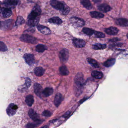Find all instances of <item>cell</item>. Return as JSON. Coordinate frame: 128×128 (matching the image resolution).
<instances>
[{
	"instance_id": "cell-1",
	"label": "cell",
	"mask_w": 128,
	"mask_h": 128,
	"mask_svg": "<svg viewBox=\"0 0 128 128\" xmlns=\"http://www.w3.org/2000/svg\"><path fill=\"white\" fill-rule=\"evenodd\" d=\"M50 4L52 7L56 10H59L61 14L67 15L70 11V8L66 4L62 2L57 0H51Z\"/></svg>"
},
{
	"instance_id": "cell-2",
	"label": "cell",
	"mask_w": 128,
	"mask_h": 128,
	"mask_svg": "<svg viewBox=\"0 0 128 128\" xmlns=\"http://www.w3.org/2000/svg\"><path fill=\"white\" fill-rule=\"evenodd\" d=\"M76 93L77 95H79L82 92V88L84 84V76L82 73H78L74 79Z\"/></svg>"
},
{
	"instance_id": "cell-3",
	"label": "cell",
	"mask_w": 128,
	"mask_h": 128,
	"mask_svg": "<svg viewBox=\"0 0 128 128\" xmlns=\"http://www.w3.org/2000/svg\"><path fill=\"white\" fill-rule=\"evenodd\" d=\"M69 56V52L68 50L65 48L62 49L59 54L60 61L63 64H65L67 62Z\"/></svg>"
},
{
	"instance_id": "cell-4",
	"label": "cell",
	"mask_w": 128,
	"mask_h": 128,
	"mask_svg": "<svg viewBox=\"0 0 128 128\" xmlns=\"http://www.w3.org/2000/svg\"><path fill=\"white\" fill-rule=\"evenodd\" d=\"M70 21L71 24L74 27H82L85 25L84 20L78 17H71L70 18Z\"/></svg>"
},
{
	"instance_id": "cell-5",
	"label": "cell",
	"mask_w": 128,
	"mask_h": 128,
	"mask_svg": "<svg viewBox=\"0 0 128 128\" xmlns=\"http://www.w3.org/2000/svg\"><path fill=\"white\" fill-rule=\"evenodd\" d=\"M41 12V10L40 7L39 5L37 4L33 8L31 13L28 16V18L30 19L38 17V16L40 15Z\"/></svg>"
},
{
	"instance_id": "cell-6",
	"label": "cell",
	"mask_w": 128,
	"mask_h": 128,
	"mask_svg": "<svg viewBox=\"0 0 128 128\" xmlns=\"http://www.w3.org/2000/svg\"><path fill=\"white\" fill-rule=\"evenodd\" d=\"M20 40L22 42L28 43L35 44L37 43V40L34 37L28 34H23L21 36Z\"/></svg>"
},
{
	"instance_id": "cell-7",
	"label": "cell",
	"mask_w": 128,
	"mask_h": 128,
	"mask_svg": "<svg viewBox=\"0 0 128 128\" xmlns=\"http://www.w3.org/2000/svg\"><path fill=\"white\" fill-rule=\"evenodd\" d=\"M19 3V0H4V4L7 8H14Z\"/></svg>"
},
{
	"instance_id": "cell-8",
	"label": "cell",
	"mask_w": 128,
	"mask_h": 128,
	"mask_svg": "<svg viewBox=\"0 0 128 128\" xmlns=\"http://www.w3.org/2000/svg\"><path fill=\"white\" fill-rule=\"evenodd\" d=\"M18 107L14 104H10L7 109V112L9 116H12L16 114Z\"/></svg>"
},
{
	"instance_id": "cell-9",
	"label": "cell",
	"mask_w": 128,
	"mask_h": 128,
	"mask_svg": "<svg viewBox=\"0 0 128 128\" xmlns=\"http://www.w3.org/2000/svg\"><path fill=\"white\" fill-rule=\"evenodd\" d=\"M73 44L75 47L77 48H82L85 46L86 42L83 40L80 39H74Z\"/></svg>"
},
{
	"instance_id": "cell-10",
	"label": "cell",
	"mask_w": 128,
	"mask_h": 128,
	"mask_svg": "<svg viewBox=\"0 0 128 128\" xmlns=\"http://www.w3.org/2000/svg\"><path fill=\"white\" fill-rule=\"evenodd\" d=\"M24 58L26 63L29 65L32 66L34 64L35 58L33 54H25L24 56Z\"/></svg>"
},
{
	"instance_id": "cell-11",
	"label": "cell",
	"mask_w": 128,
	"mask_h": 128,
	"mask_svg": "<svg viewBox=\"0 0 128 128\" xmlns=\"http://www.w3.org/2000/svg\"><path fill=\"white\" fill-rule=\"evenodd\" d=\"M38 30L43 34L46 35H49L51 34V31L49 28L42 25L37 26Z\"/></svg>"
},
{
	"instance_id": "cell-12",
	"label": "cell",
	"mask_w": 128,
	"mask_h": 128,
	"mask_svg": "<svg viewBox=\"0 0 128 128\" xmlns=\"http://www.w3.org/2000/svg\"><path fill=\"white\" fill-rule=\"evenodd\" d=\"M115 22L116 24L119 26H122V27H127L128 26V20L125 18H118L116 19Z\"/></svg>"
},
{
	"instance_id": "cell-13",
	"label": "cell",
	"mask_w": 128,
	"mask_h": 128,
	"mask_svg": "<svg viewBox=\"0 0 128 128\" xmlns=\"http://www.w3.org/2000/svg\"><path fill=\"white\" fill-rule=\"evenodd\" d=\"M34 90L35 94L38 97H41V95L43 94V88L40 84L38 83L35 84L34 85Z\"/></svg>"
},
{
	"instance_id": "cell-14",
	"label": "cell",
	"mask_w": 128,
	"mask_h": 128,
	"mask_svg": "<svg viewBox=\"0 0 128 128\" xmlns=\"http://www.w3.org/2000/svg\"><path fill=\"white\" fill-rule=\"evenodd\" d=\"M98 9L103 12H107L112 10L111 7L106 4H101L98 6Z\"/></svg>"
},
{
	"instance_id": "cell-15",
	"label": "cell",
	"mask_w": 128,
	"mask_h": 128,
	"mask_svg": "<svg viewBox=\"0 0 128 128\" xmlns=\"http://www.w3.org/2000/svg\"><path fill=\"white\" fill-rule=\"evenodd\" d=\"M63 100L62 95L60 93H58L55 96L54 99V104L56 107H58L61 103Z\"/></svg>"
},
{
	"instance_id": "cell-16",
	"label": "cell",
	"mask_w": 128,
	"mask_h": 128,
	"mask_svg": "<svg viewBox=\"0 0 128 128\" xmlns=\"http://www.w3.org/2000/svg\"><path fill=\"white\" fill-rule=\"evenodd\" d=\"M105 32L107 34L110 35H115L118 34L119 30L115 27H110L104 30Z\"/></svg>"
},
{
	"instance_id": "cell-17",
	"label": "cell",
	"mask_w": 128,
	"mask_h": 128,
	"mask_svg": "<svg viewBox=\"0 0 128 128\" xmlns=\"http://www.w3.org/2000/svg\"><path fill=\"white\" fill-rule=\"evenodd\" d=\"M29 115L30 118L35 122L40 121L39 116L36 112L32 109L29 110Z\"/></svg>"
},
{
	"instance_id": "cell-18",
	"label": "cell",
	"mask_w": 128,
	"mask_h": 128,
	"mask_svg": "<svg viewBox=\"0 0 128 128\" xmlns=\"http://www.w3.org/2000/svg\"><path fill=\"white\" fill-rule=\"evenodd\" d=\"M40 21L39 17H36L34 18L30 19L27 21V24L31 27H34L38 24Z\"/></svg>"
},
{
	"instance_id": "cell-19",
	"label": "cell",
	"mask_w": 128,
	"mask_h": 128,
	"mask_svg": "<svg viewBox=\"0 0 128 128\" xmlns=\"http://www.w3.org/2000/svg\"><path fill=\"white\" fill-rule=\"evenodd\" d=\"M49 22L57 25H60L62 23V21L59 17L57 16L50 18L48 20Z\"/></svg>"
},
{
	"instance_id": "cell-20",
	"label": "cell",
	"mask_w": 128,
	"mask_h": 128,
	"mask_svg": "<svg viewBox=\"0 0 128 128\" xmlns=\"http://www.w3.org/2000/svg\"><path fill=\"white\" fill-rule=\"evenodd\" d=\"M35 74L38 76H41L43 75L45 72V70L41 67H37L34 70Z\"/></svg>"
},
{
	"instance_id": "cell-21",
	"label": "cell",
	"mask_w": 128,
	"mask_h": 128,
	"mask_svg": "<svg viewBox=\"0 0 128 128\" xmlns=\"http://www.w3.org/2000/svg\"><path fill=\"white\" fill-rule=\"evenodd\" d=\"M83 6L87 10H90L92 8V6L89 0H80Z\"/></svg>"
},
{
	"instance_id": "cell-22",
	"label": "cell",
	"mask_w": 128,
	"mask_h": 128,
	"mask_svg": "<svg viewBox=\"0 0 128 128\" xmlns=\"http://www.w3.org/2000/svg\"><path fill=\"white\" fill-rule=\"evenodd\" d=\"M53 92V90L52 88L47 87L44 90H43V95L45 97H48L52 94Z\"/></svg>"
},
{
	"instance_id": "cell-23",
	"label": "cell",
	"mask_w": 128,
	"mask_h": 128,
	"mask_svg": "<svg viewBox=\"0 0 128 128\" xmlns=\"http://www.w3.org/2000/svg\"><path fill=\"white\" fill-rule=\"evenodd\" d=\"M90 14L92 17L95 18H101L104 17V15L103 14L97 11L90 12Z\"/></svg>"
},
{
	"instance_id": "cell-24",
	"label": "cell",
	"mask_w": 128,
	"mask_h": 128,
	"mask_svg": "<svg viewBox=\"0 0 128 128\" xmlns=\"http://www.w3.org/2000/svg\"><path fill=\"white\" fill-rule=\"evenodd\" d=\"M34 98L32 95H29L26 98L25 102L28 106H31L34 103Z\"/></svg>"
},
{
	"instance_id": "cell-25",
	"label": "cell",
	"mask_w": 128,
	"mask_h": 128,
	"mask_svg": "<svg viewBox=\"0 0 128 128\" xmlns=\"http://www.w3.org/2000/svg\"><path fill=\"white\" fill-rule=\"evenodd\" d=\"M3 17L5 18H8L12 15V12L10 9L8 8H3L2 12Z\"/></svg>"
},
{
	"instance_id": "cell-26",
	"label": "cell",
	"mask_w": 128,
	"mask_h": 128,
	"mask_svg": "<svg viewBox=\"0 0 128 128\" xmlns=\"http://www.w3.org/2000/svg\"><path fill=\"white\" fill-rule=\"evenodd\" d=\"M59 70L61 74L63 76H67L69 74V71L66 66H62L59 68Z\"/></svg>"
},
{
	"instance_id": "cell-27",
	"label": "cell",
	"mask_w": 128,
	"mask_h": 128,
	"mask_svg": "<svg viewBox=\"0 0 128 128\" xmlns=\"http://www.w3.org/2000/svg\"><path fill=\"white\" fill-rule=\"evenodd\" d=\"M91 75L93 78L97 79H101L103 76V74L102 72L98 71H94L92 72Z\"/></svg>"
},
{
	"instance_id": "cell-28",
	"label": "cell",
	"mask_w": 128,
	"mask_h": 128,
	"mask_svg": "<svg viewBox=\"0 0 128 128\" xmlns=\"http://www.w3.org/2000/svg\"><path fill=\"white\" fill-rule=\"evenodd\" d=\"M87 61L92 67L95 68H99V64L97 61L94 59H92L90 58H88L87 59Z\"/></svg>"
},
{
	"instance_id": "cell-29",
	"label": "cell",
	"mask_w": 128,
	"mask_h": 128,
	"mask_svg": "<svg viewBox=\"0 0 128 128\" xmlns=\"http://www.w3.org/2000/svg\"><path fill=\"white\" fill-rule=\"evenodd\" d=\"M116 59L115 58H111L105 62L103 64V65L105 67H109L112 66L115 63Z\"/></svg>"
},
{
	"instance_id": "cell-30",
	"label": "cell",
	"mask_w": 128,
	"mask_h": 128,
	"mask_svg": "<svg viewBox=\"0 0 128 128\" xmlns=\"http://www.w3.org/2000/svg\"><path fill=\"white\" fill-rule=\"evenodd\" d=\"M82 32L84 34L89 36H91L94 34V30L89 28H83Z\"/></svg>"
},
{
	"instance_id": "cell-31",
	"label": "cell",
	"mask_w": 128,
	"mask_h": 128,
	"mask_svg": "<svg viewBox=\"0 0 128 128\" xmlns=\"http://www.w3.org/2000/svg\"><path fill=\"white\" fill-rule=\"evenodd\" d=\"M107 46L106 44H96L93 45L92 48L95 50H103L106 48Z\"/></svg>"
},
{
	"instance_id": "cell-32",
	"label": "cell",
	"mask_w": 128,
	"mask_h": 128,
	"mask_svg": "<svg viewBox=\"0 0 128 128\" xmlns=\"http://www.w3.org/2000/svg\"><path fill=\"white\" fill-rule=\"evenodd\" d=\"M47 50V47L42 44H39L36 47V50L38 52H42Z\"/></svg>"
},
{
	"instance_id": "cell-33",
	"label": "cell",
	"mask_w": 128,
	"mask_h": 128,
	"mask_svg": "<svg viewBox=\"0 0 128 128\" xmlns=\"http://www.w3.org/2000/svg\"><path fill=\"white\" fill-rule=\"evenodd\" d=\"M25 20L23 17L21 16H18L16 22V26H19L25 23Z\"/></svg>"
},
{
	"instance_id": "cell-34",
	"label": "cell",
	"mask_w": 128,
	"mask_h": 128,
	"mask_svg": "<svg viewBox=\"0 0 128 128\" xmlns=\"http://www.w3.org/2000/svg\"><path fill=\"white\" fill-rule=\"evenodd\" d=\"M94 34L95 37L97 38H103L105 37V35L102 32H100L94 31Z\"/></svg>"
},
{
	"instance_id": "cell-35",
	"label": "cell",
	"mask_w": 128,
	"mask_h": 128,
	"mask_svg": "<svg viewBox=\"0 0 128 128\" xmlns=\"http://www.w3.org/2000/svg\"><path fill=\"white\" fill-rule=\"evenodd\" d=\"M8 48L4 43L0 41V52H5L7 50Z\"/></svg>"
},
{
	"instance_id": "cell-36",
	"label": "cell",
	"mask_w": 128,
	"mask_h": 128,
	"mask_svg": "<svg viewBox=\"0 0 128 128\" xmlns=\"http://www.w3.org/2000/svg\"><path fill=\"white\" fill-rule=\"evenodd\" d=\"M31 80L30 78H27L26 80L25 83V87H23V88H28L30 86H31Z\"/></svg>"
},
{
	"instance_id": "cell-37",
	"label": "cell",
	"mask_w": 128,
	"mask_h": 128,
	"mask_svg": "<svg viewBox=\"0 0 128 128\" xmlns=\"http://www.w3.org/2000/svg\"><path fill=\"white\" fill-rule=\"evenodd\" d=\"M52 114L50 111L48 110H45L42 113V115L46 117H50L52 116Z\"/></svg>"
},
{
	"instance_id": "cell-38",
	"label": "cell",
	"mask_w": 128,
	"mask_h": 128,
	"mask_svg": "<svg viewBox=\"0 0 128 128\" xmlns=\"http://www.w3.org/2000/svg\"><path fill=\"white\" fill-rule=\"evenodd\" d=\"M35 125L32 123H29L26 126V128H34L35 127Z\"/></svg>"
},
{
	"instance_id": "cell-39",
	"label": "cell",
	"mask_w": 128,
	"mask_h": 128,
	"mask_svg": "<svg viewBox=\"0 0 128 128\" xmlns=\"http://www.w3.org/2000/svg\"><path fill=\"white\" fill-rule=\"evenodd\" d=\"M70 111H68V112H67L64 114V115H63V117H64V118H67V117H68V116H70Z\"/></svg>"
},
{
	"instance_id": "cell-40",
	"label": "cell",
	"mask_w": 128,
	"mask_h": 128,
	"mask_svg": "<svg viewBox=\"0 0 128 128\" xmlns=\"http://www.w3.org/2000/svg\"><path fill=\"white\" fill-rule=\"evenodd\" d=\"M118 38H115V39H112V40H110V41H111V42H114V41H116L118 40Z\"/></svg>"
},
{
	"instance_id": "cell-41",
	"label": "cell",
	"mask_w": 128,
	"mask_h": 128,
	"mask_svg": "<svg viewBox=\"0 0 128 128\" xmlns=\"http://www.w3.org/2000/svg\"><path fill=\"white\" fill-rule=\"evenodd\" d=\"M92 1H93L95 3H97L100 2L101 0H92Z\"/></svg>"
},
{
	"instance_id": "cell-42",
	"label": "cell",
	"mask_w": 128,
	"mask_h": 128,
	"mask_svg": "<svg viewBox=\"0 0 128 128\" xmlns=\"http://www.w3.org/2000/svg\"><path fill=\"white\" fill-rule=\"evenodd\" d=\"M3 10V8H2L0 7V13H1V12H2Z\"/></svg>"
},
{
	"instance_id": "cell-43",
	"label": "cell",
	"mask_w": 128,
	"mask_h": 128,
	"mask_svg": "<svg viewBox=\"0 0 128 128\" xmlns=\"http://www.w3.org/2000/svg\"><path fill=\"white\" fill-rule=\"evenodd\" d=\"M48 128V127L47 126H45L42 127V128Z\"/></svg>"
},
{
	"instance_id": "cell-44",
	"label": "cell",
	"mask_w": 128,
	"mask_h": 128,
	"mask_svg": "<svg viewBox=\"0 0 128 128\" xmlns=\"http://www.w3.org/2000/svg\"><path fill=\"white\" fill-rule=\"evenodd\" d=\"M2 26V24L1 22H0V28H1Z\"/></svg>"
}]
</instances>
